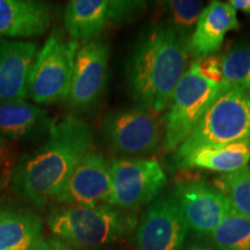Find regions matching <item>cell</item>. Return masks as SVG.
I'll use <instances>...</instances> for the list:
<instances>
[{
  "mask_svg": "<svg viewBox=\"0 0 250 250\" xmlns=\"http://www.w3.org/2000/svg\"><path fill=\"white\" fill-rule=\"evenodd\" d=\"M188 225L173 196L149 205L137 228L136 250H181Z\"/></svg>",
  "mask_w": 250,
  "mask_h": 250,
  "instance_id": "11",
  "label": "cell"
},
{
  "mask_svg": "<svg viewBox=\"0 0 250 250\" xmlns=\"http://www.w3.org/2000/svg\"><path fill=\"white\" fill-rule=\"evenodd\" d=\"M195 67L197 72L206 80L211 81V83H223L224 73H223V64H221V57L217 56H208V57H203L193 61Z\"/></svg>",
  "mask_w": 250,
  "mask_h": 250,
  "instance_id": "25",
  "label": "cell"
},
{
  "mask_svg": "<svg viewBox=\"0 0 250 250\" xmlns=\"http://www.w3.org/2000/svg\"><path fill=\"white\" fill-rule=\"evenodd\" d=\"M93 149V134L85 122L66 116L51 125L49 136L15 168L12 184L19 196L35 206L56 197L79 162Z\"/></svg>",
  "mask_w": 250,
  "mask_h": 250,
  "instance_id": "1",
  "label": "cell"
},
{
  "mask_svg": "<svg viewBox=\"0 0 250 250\" xmlns=\"http://www.w3.org/2000/svg\"><path fill=\"white\" fill-rule=\"evenodd\" d=\"M45 117L44 109L27 100L0 101V136L12 140L26 138Z\"/></svg>",
  "mask_w": 250,
  "mask_h": 250,
  "instance_id": "19",
  "label": "cell"
},
{
  "mask_svg": "<svg viewBox=\"0 0 250 250\" xmlns=\"http://www.w3.org/2000/svg\"><path fill=\"white\" fill-rule=\"evenodd\" d=\"M143 1L110 0V23H124L139 15L145 7Z\"/></svg>",
  "mask_w": 250,
  "mask_h": 250,
  "instance_id": "24",
  "label": "cell"
},
{
  "mask_svg": "<svg viewBox=\"0 0 250 250\" xmlns=\"http://www.w3.org/2000/svg\"><path fill=\"white\" fill-rule=\"evenodd\" d=\"M224 79L250 93V45L242 44L221 57Z\"/></svg>",
  "mask_w": 250,
  "mask_h": 250,
  "instance_id": "23",
  "label": "cell"
},
{
  "mask_svg": "<svg viewBox=\"0 0 250 250\" xmlns=\"http://www.w3.org/2000/svg\"><path fill=\"white\" fill-rule=\"evenodd\" d=\"M169 18V26L184 42L189 41L195 31L197 21L203 11L201 1L193 0H170L165 2Z\"/></svg>",
  "mask_w": 250,
  "mask_h": 250,
  "instance_id": "22",
  "label": "cell"
},
{
  "mask_svg": "<svg viewBox=\"0 0 250 250\" xmlns=\"http://www.w3.org/2000/svg\"><path fill=\"white\" fill-rule=\"evenodd\" d=\"M102 132L109 145L124 158L151 155L162 144L161 126L154 112L139 105L109 112Z\"/></svg>",
  "mask_w": 250,
  "mask_h": 250,
  "instance_id": "8",
  "label": "cell"
},
{
  "mask_svg": "<svg viewBox=\"0 0 250 250\" xmlns=\"http://www.w3.org/2000/svg\"><path fill=\"white\" fill-rule=\"evenodd\" d=\"M48 226L55 236L86 249H102L126 235L136 218L109 204L62 205L52 208Z\"/></svg>",
  "mask_w": 250,
  "mask_h": 250,
  "instance_id": "4",
  "label": "cell"
},
{
  "mask_svg": "<svg viewBox=\"0 0 250 250\" xmlns=\"http://www.w3.org/2000/svg\"><path fill=\"white\" fill-rule=\"evenodd\" d=\"M232 7L235 9H239V11H242L243 13L250 15V0H230L228 2Z\"/></svg>",
  "mask_w": 250,
  "mask_h": 250,
  "instance_id": "27",
  "label": "cell"
},
{
  "mask_svg": "<svg viewBox=\"0 0 250 250\" xmlns=\"http://www.w3.org/2000/svg\"><path fill=\"white\" fill-rule=\"evenodd\" d=\"M250 140V93L224 81L190 136L173 156L177 162L203 147Z\"/></svg>",
  "mask_w": 250,
  "mask_h": 250,
  "instance_id": "3",
  "label": "cell"
},
{
  "mask_svg": "<svg viewBox=\"0 0 250 250\" xmlns=\"http://www.w3.org/2000/svg\"><path fill=\"white\" fill-rule=\"evenodd\" d=\"M181 250H218L212 243H204V242H195L190 245L187 248Z\"/></svg>",
  "mask_w": 250,
  "mask_h": 250,
  "instance_id": "28",
  "label": "cell"
},
{
  "mask_svg": "<svg viewBox=\"0 0 250 250\" xmlns=\"http://www.w3.org/2000/svg\"><path fill=\"white\" fill-rule=\"evenodd\" d=\"M171 196L188 228L201 235H211L233 208L226 193L204 180L182 181Z\"/></svg>",
  "mask_w": 250,
  "mask_h": 250,
  "instance_id": "9",
  "label": "cell"
},
{
  "mask_svg": "<svg viewBox=\"0 0 250 250\" xmlns=\"http://www.w3.org/2000/svg\"><path fill=\"white\" fill-rule=\"evenodd\" d=\"M186 42L168 24H158L140 37L126 67L127 86L139 107L158 114L168 107L187 72Z\"/></svg>",
  "mask_w": 250,
  "mask_h": 250,
  "instance_id": "2",
  "label": "cell"
},
{
  "mask_svg": "<svg viewBox=\"0 0 250 250\" xmlns=\"http://www.w3.org/2000/svg\"><path fill=\"white\" fill-rule=\"evenodd\" d=\"M109 54L108 43L103 41L87 42L78 50L65 101L72 110L90 109L102 96L107 83Z\"/></svg>",
  "mask_w": 250,
  "mask_h": 250,
  "instance_id": "10",
  "label": "cell"
},
{
  "mask_svg": "<svg viewBox=\"0 0 250 250\" xmlns=\"http://www.w3.org/2000/svg\"><path fill=\"white\" fill-rule=\"evenodd\" d=\"M250 140L203 147L187 155L175 167L181 169H205L221 174L233 173L248 166Z\"/></svg>",
  "mask_w": 250,
  "mask_h": 250,
  "instance_id": "17",
  "label": "cell"
},
{
  "mask_svg": "<svg viewBox=\"0 0 250 250\" xmlns=\"http://www.w3.org/2000/svg\"><path fill=\"white\" fill-rule=\"evenodd\" d=\"M215 184L226 193L233 210L250 218V167L241 168L233 173L221 174Z\"/></svg>",
  "mask_w": 250,
  "mask_h": 250,
  "instance_id": "21",
  "label": "cell"
},
{
  "mask_svg": "<svg viewBox=\"0 0 250 250\" xmlns=\"http://www.w3.org/2000/svg\"><path fill=\"white\" fill-rule=\"evenodd\" d=\"M111 195L108 204L122 210H136L151 203L167 183L158 160L151 158H115L109 162Z\"/></svg>",
  "mask_w": 250,
  "mask_h": 250,
  "instance_id": "7",
  "label": "cell"
},
{
  "mask_svg": "<svg viewBox=\"0 0 250 250\" xmlns=\"http://www.w3.org/2000/svg\"><path fill=\"white\" fill-rule=\"evenodd\" d=\"M79 48V43L65 39L59 29L52 31L34 61L28 81V99L37 105L66 101Z\"/></svg>",
  "mask_w": 250,
  "mask_h": 250,
  "instance_id": "5",
  "label": "cell"
},
{
  "mask_svg": "<svg viewBox=\"0 0 250 250\" xmlns=\"http://www.w3.org/2000/svg\"><path fill=\"white\" fill-rule=\"evenodd\" d=\"M110 24V0H72L64 13V27L76 42H92Z\"/></svg>",
  "mask_w": 250,
  "mask_h": 250,
  "instance_id": "16",
  "label": "cell"
},
{
  "mask_svg": "<svg viewBox=\"0 0 250 250\" xmlns=\"http://www.w3.org/2000/svg\"><path fill=\"white\" fill-rule=\"evenodd\" d=\"M35 250H103V249H86L59 239L57 236H43L36 246Z\"/></svg>",
  "mask_w": 250,
  "mask_h": 250,
  "instance_id": "26",
  "label": "cell"
},
{
  "mask_svg": "<svg viewBox=\"0 0 250 250\" xmlns=\"http://www.w3.org/2000/svg\"><path fill=\"white\" fill-rule=\"evenodd\" d=\"M240 28L236 11L228 2L211 1L203 8L195 31L187 42L188 54L199 59L213 56L223 45L225 36Z\"/></svg>",
  "mask_w": 250,
  "mask_h": 250,
  "instance_id": "14",
  "label": "cell"
},
{
  "mask_svg": "<svg viewBox=\"0 0 250 250\" xmlns=\"http://www.w3.org/2000/svg\"><path fill=\"white\" fill-rule=\"evenodd\" d=\"M51 24V7L35 0H0V37L41 36Z\"/></svg>",
  "mask_w": 250,
  "mask_h": 250,
  "instance_id": "15",
  "label": "cell"
},
{
  "mask_svg": "<svg viewBox=\"0 0 250 250\" xmlns=\"http://www.w3.org/2000/svg\"><path fill=\"white\" fill-rule=\"evenodd\" d=\"M221 85L206 80L198 73L193 62L175 88L164 117L165 153L176 152L201 120Z\"/></svg>",
  "mask_w": 250,
  "mask_h": 250,
  "instance_id": "6",
  "label": "cell"
},
{
  "mask_svg": "<svg viewBox=\"0 0 250 250\" xmlns=\"http://www.w3.org/2000/svg\"><path fill=\"white\" fill-rule=\"evenodd\" d=\"M42 237V220L33 212L0 208V250H35Z\"/></svg>",
  "mask_w": 250,
  "mask_h": 250,
  "instance_id": "18",
  "label": "cell"
},
{
  "mask_svg": "<svg viewBox=\"0 0 250 250\" xmlns=\"http://www.w3.org/2000/svg\"><path fill=\"white\" fill-rule=\"evenodd\" d=\"M39 45L0 37V101L28 99V81Z\"/></svg>",
  "mask_w": 250,
  "mask_h": 250,
  "instance_id": "13",
  "label": "cell"
},
{
  "mask_svg": "<svg viewBox=\"0 0 250 250\" xmlns=\"http://www.w3.org/2000/svg\"><path fill=\"white\" fill-rule=\"evenodd\" d=\"M210 237L218 250H250V218L232 208Z\"/></svg>",
  "mask_w": 250,
  "mask_h": 250,
  "instance_id": "20",
  "label": "cell"
},
{
  "mask_svg": "<svg viewBox=\"0 0 250 250\" xmlns=\"http://www.w3.org/2000/svg\"><path fill=\"white\" fill-rule=\"evenodd\" d=\"M4 146H5V140L2 138H0V149L4 147Z\"/></svg>",
  "mask_w": 250,
  "mask_h": 250,
  "instance_id": "29",
  "label": "cell"
},
{
  "mask_svg": "<svg viewBox=\"0 0 250 250\" xmlns=\"http://www.w3.org/2000/svg\"><path fill=\"white\" fill-rule=\"evenodd\" d=\"M110 195V164L92 149L70 175L55 201L62 205L95 206L108 204Z\"/></svg>",
  "mask_w": 250,
  "mask_h": 250,
  "instance_id": "12",
  "label": "cell"
}]
</instances>
